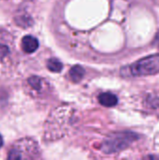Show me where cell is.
I'll use <instances>...</instances> for the list:
<instances>
[{
	"label": "cell",
	"instance_id": "obj_1",
	"mask_svg": "<svg viewBox=\"0 0 159 160\" xmlns=\"http://www.w3.org/2000/svg\"><path fill=\"white\" fill-rule=\"evenodd\" d=\"M38 144L32 139L24 138L16 142L8 150V159H37L40 158Z\"/></svg>",
	"mask_w": 159,
	"mask_h": 160
},
{
	"label": "cell",
	"instance_id": "obj_2",
	"mask_svg": "<svg viewBox=\"0 0 159 160\" xmlns=\"http://www.w3.org/2000/svg\"><path fill=\"white\" fill-rule=\"evenodd\" d=\"M159 72V54L144 57L130 67V73L134 76L152 75Z\"/></svg>",
	"mask_w": 159,
	"mask_h": 160
},
{
	"label": "cell",
	"instance_id": "obj_3",
	"mask_svg": "<svg viewBox=\"0 0 159 160\" xmlns=\"http://www.w3.org/2000/svg\"><path fill=\"white\" fill-rule=\"evenodd\" d=\"M22 48L24 52L32 53L38 48V41L33 36H25L22 39Z\"/></svg>",
	"mask_w": 159,
	"mask_h": 160
},
{
	"label": "cell",
	"instance_id": "obj_4",
	"mask_svg": "<svg viewBox=\"0 0 159 160\" xmlns=\"http://www.w3.org/2000/svg\"><path fill=\"white\" fill-rule=\"evenodd\" d=\"M98 100H99L100 104L105 107H113L118 102L117 97L114 94L109 93V92L100 94L98 97Z\"/></svg>",
	"mask_w": 159,
	"mask_h": 160
},
{
	"label": "cell",
	"instance_id": "obj_5",
	"mask_svg": "<svg viewBox=\"0 0 159 160\" xmlns=\"http://www.w3.org/2000/svg\"><path fill=\"white\" fill-rule=\"evenodd\" d=\"M70 78L74 81V82H79L83 78L84 75V69L80 67V66H75L70 69L69 72Z\"/></svg>",
	"mask_w": 159,
	"mask_h": 160
},
{
	"label": "cell",
	"instance_id": "obj_6",
	"mask_svg": "<svg viewBox=\"0 0 159 160\" xmlns=\"http://www.w3.org/2000/svg\"><path fill=\"white\" fill-rule=\"evenodd\" d=\"M47 68L50 71L52 72H60L63 68V65L62 63L56 59V58H51L48 60L47 62Z\"/></svg>",
	"mask_w": 159,
	"mask_h": 160
},
{
	"label": "cell",
	"instance_id": "obj_7",
	"mask_svg": "<svg viewBox=\"0 0 159 160\" xmlns=\"http://www.w3.org/2000/svg\"><path fill=\"white\" fill-rule=\"evenodd\" d=\"M9 53V48L7 45L0 43V60L4 59Z\"/></svg>",
	"mask_w": 159,
	"mask_h": 160
},
{
	"label": "cell",
	"instance_id": "obj_8",
	"mask_svg": "<svg viewBox=\"0 0 159 160\" xmlns=\"http://www.w3.org/2000/svg\"><path fill=\"white\" fill-rule=\"evenodd\" d=\"M154 148H155V151L156 153L158 155L159 157V132L156 135L155 137V141H154Z\"/></svg>",
	"mask_w": 159,
	"mask_h": 160
},
{
	"label": "cell",
	"instance_id": "obj_9",
	"mask_svg": "<svg viewBox=\"0 0 159 160\" xmlns=\"http://www.w3.org/2000/svg\"><path fill=\"white\" fill-rule=\"evenodd\" d=\"M2 145H3V138H2V136L0 135V148L2 147Z\"/></svg>",
	"mask_w": 159,
	"mask_h": 160
},
{
	"label": "cell",
	"instance_id": "obj_10",
	"mask_svg": "<svg viewBox=\"0 0 159 160\" xmlns=\"http://www.w3.org/2000/svg\"><path fill=\"white\" fill-rule=\"evenodd\" d=\"M154 1H155L157 5H159V0H154Z\"/></svg>",
	"mask_w": 159,
	"mask_h": 160
}]
</instances>
